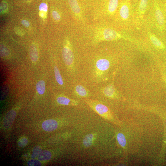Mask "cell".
Returning <instances> with one entry per match:
<instances>
[{"label": "cell", "instance_id": "cell-1", "mask_svg": "<svg viewBox=\"0 0 166 166\" xmlns=\"http://www.w3.org/2000/svg\"><path fill=\"white\" fill-rule=\"evenodd\" d=\"M96 22L93 25L87 24L82 27L84 38L88 39L93 45L103 41L123 40L140 46L139 41L116 27L111 22L106 21Z\"/></svg>", "mask_w": 166, "mask_h": 166}, {"label": "cell", "instance_id": "cell-2", "mask_svg": "<svg viewBox=\"0 0 166 166\" xmlns=\"http://www.w3.org/2000/svg\"><path fill=\"white\" fill-rule=\"evenodd\" d=\"M119 3V0H94L90 13L93 21L111 22L118 10Z\"/></svg>", "mask_w": 166, "mask_h": 166}, {"label": "cell", "instance_id": "cell-3", "mask_svg": "<svg viewBox=\"0 0 166 166\" xmlns=\"http://www.w3.org/2000/svg\"><path fill=\"white\" fill-rule=\"evenodd\" d=\"M111 23L123 31L131 30L137 24L130 0H120L118 10Z\"/></svg>", "mask_w": 166, "mask_h": 166}, {"label": "cell", "instance_id": "cell-4", "mask_svg": "<svg viewBox=\"0 0 166 166\" xmlns=\"http://www.w3.org/2000/svg\"><path fill=\"white\" fill-rule=\"evenodd\" d=\"M67 1L75 22L82 26L87 24L86 13L79 0H67Z\"/></svg>", "mask_w": 166, "mask_h": 166}, {"label": "cell", "instance_id": "cell-5", "mask_svg": "<svg viewBox=\"0 0 166 166\" xmlns=\"http://www.w3.org/2000/svg\"><path fill=\"white\" fill-rule=\"evenodd\" d=\"M111 65V60L110 58L101 57L96 60L95 62V72L97 78L102 77L108 72Z\"/></svg>", "mask_w": 166, "mask_h": 166}, {"label": "cell", "instance_id": "cell-6", "mask_svg": "<svg viewBox=\"0 0 166 166\" xmlns=\"http://www.w3.org/2000/svg\"><path fill=\"white\" fill-rule=\"evenodd\" d=\"M85 100L94 111L100 115L107 119H111V114L106 106L96 100L87 99Z\"/></svg>", "mask_w": 166, "mask_h": 166}, {"label": "cell", "instance_id": "cell-7", "mask_svg": "<svg viewBox=\"0 0 166 166\" xmlns=\"http://www.w3.org/2000/svg\"><path fill=\"white\" fill-rule=\"evenodd\" d=\"M62 56L65 64L73 68L75 59L74 53L71 44L68 38L67 39L66 44L63 49Z\"/></svg>", "mask_w": 166, "mask_h": 166}, {"label": "cell", "instance_id": "cell-8", "mask_svg": "<svg viewBox=\"0 0 166 166\" xmlns=\"http://www.w3.org/2000/svg\"><path fill=\"white\" fill-rule=\"evenodd\" d=\"M147 35L148 47L151 50H163L165 48V46L162 42L151 31L146 32Z\"/></svg>", "mask_w": 166, "mask_h": 166}, {"label": "cell", "instance_id": "cell-9", "mask_svg": "<svg viewBox=\"0 0 166 166\" xmlns=\"http://www.w3.org/2000/svg\"><path fill=\"white\" fill-rule=\"evenodd\" d=\"M151 15L152 21L155 24L161 31H162L165 26V18L161 9L158 6L154 7Z\"/></svg>", "mask_w": 166, "mask_h": 166}, {"label": "cell", "instance_id": "cell-10", "mask_svg": "<svg viewBox=\"0 0 166 166\" xmlns=\"http://www.w3.org/2000/svg\"><path fill=\"white\" fill-rule=\"evenodd\" d=\"M101 91L105 96L110 99H117L120 96V93L114 85V79L110 84L103 87Z\"/></svg>", "mask_w": 166, "mask_h": 166}, {"label": "cell", "instance_id": "cell-11", "mask_svg": "<svg viewBox=\"0 0 166 166\" xmlns=\"http://www.w3.org/2000/svg\"><path fill=\"white\" fill-rule=\"evenodd\" d=\"M148 0H141L136 16V23L142 19L148 9Z\"/></svg>", "mask_w": 166, "mask_h": 166}, {"label": "cell", "instance_id": "cell-12", "mask_svg": "<svg viewBox=\"0 0 166 166\" xmlns=\"http://www.w3.org/2000/svg\"><path fill=\"white\" fill-rule=\"evenodd\" d=\"M16 116V113L14 111H9L5 116L3 121V125L6 129L10 127L13 123Z\"/></svg>", "mask_w": 166, "mask_h": 166}, {"label": "cell", "instance_id": "cell-13", "mask_svg": "<svg viewBox=\"0 0 166 166\" xmlns=\"http://www.w3.org/2000/svg\"><path fill=\"white\" fill-rule=\"evenodd\" d=\"M58 126L57 122L56 121L53 120H46L42 124L43 129L48 132L55 131L57 128Z\"/></svg>", "mask_w": 166, "mask_h": 166}, {"label": "cell", "instance_id": "cell-14", "mask_svg": "<svg viewBox=\"0 0 166 166\" xmlns=\"http://www.w3.org/2000/svg\"><path fill=\"white\" fill-rule=\"evenodd\" d=\"M57 101L58 103L64 105H71L77 106L79 105V101L71 99H70L65 96H62L58 97Z\"/></svg>", "mask_w": 166, "mask_h": 166}, {"label": "cell", "instance_id": "cell-15", "mask_svg": "<svg viewBox=\"0 0 166 166\" xmlns=\"http://www.w3.org/2000/svg\"><path fill=\"white\" fill-rule=\"evenodd\" d=\"M75 93L77 97H86L89 96V91L85 87L81 85H77L75 87Z\"/></svg>", "mask_w": 166, "mask_h": 166}, {"label": "cell", "instance_id": "cell-16", "mask_svg": "<svg viewBox=\"0 0 166 166\" xmlns=\"http://www.w3.org/2000/svg\"><path fill=\"white\" fill-rule=\"evenodd\" d=\"M29 53L32 61L35 63L38 59V53L37 47L35 44H33L31 46Z\"/></svg>", "mask_w": 166, "mask_h": 166}, {"label": "cell", "instance_id": "cell-17", "mask_svg": "<svg viewBox=\"0 0 166 166\" xmlns=\"http://www.w3.org/2000/svg\"><path fill=\"white\" fill-rule=\"evenodd\" d=\"M94 139V136L93 134H89L86 135L84 137L83 143L85 147L89 148L93 145Z\"/></svg>", "mask_w": 166, "mask_h": 166}, {"label": "cell", "instance_id": "cell-18", "mask_svg": "<svg viewBox=\"0 0 166 166\" xmlns=\"http://www.w3.org/2000/svg\"><path fill=\"white\" fill-rule=\"evenodd\" d=\"M52 157V153L49 151L45 150L41 152L38 157L39 160L45 161L49 160Z\"/></svg>", "mask_w": 166, "mask_h": 166}, {"label": "cell", "instance_id": "cell-19", "mask_svg": "<svg viewBox=\"0 0 166 166\" xmlns=\"http://www.w3.org/2000/svg\"><path fill=\"white\" fill-rule=\"evenodd\" d=\"M55 76L57 83L61 85L63 84V80L59 70L56 66H55L54 68Z\"/></svg>", "mask_w": 166, "mask_h": 166}, {"label": "cell", "instance_id": "cell-20", "mask_svg": "<svg viewBox=\"0 0 166 166\" xmlns=\"http://www.w3.org/2000/svg\"><path fill=\"white\" fill-rule=\"evenodd\" d=\"M36 89L38 93L40 94H44L45 90V86L44 82L43 80L39 81L37 84Z\"/></svg>", "mask_w": 166, "mask_h": 166}, {"label": "cell", "instance_id": "cell-21", "mask_svg": "<svg viewBox=\"0 0 166 166\" xmlns=\"http://www.w3.org/2000/svg\"><path fill=\"white\" fill-rule=\"evenodd\" d=\"M117 139L119 144L122 148H124L126 144V140L123 134L119 133L117 135Z\"/></svg>", "mask_w": 166, "mask_h": 166}, {"label": "cell", "instance_id": "cell-22", "mask_svg": "<svg viewBox=\"0 0 166 166\" xmlns=\"http://www.w3.org/2000/svg\"><path fill=\"white\" fill-rule=\"evenodd\" d=\"M42 151V149L40 146H35L33 150L31 156L32 158L34 159L38 157Z\"/></svg>", "mask_w": 166, "mask_h": 166}, {"label": "cell", "instance_id": "cell-23", "mask_svg": "<svg viewBox=\"0 0 166 166\" xmlns=\"http://www.w3.org/2000/svg\"><path fill=\"white\" fill-rule=\"evenodd\" d=\"M52 15L54 20L56 22H58L60 21L61 16L59 13L56 10L52 11Z\"/></svg>", "mask_w": 166, "mask_h": 166}, {"label": "cell", "instance_id": "cell-24", "mask_svg": "<svg viewBox=\"0 0 166 166\" xmlns=\"http://www.w3.org/2000/svg\"><path fill=\"white\" fill-rule=\"evenodd\" d=\"M27 165L29 166H40L42 164L40 160L33 159L29 160Z\"/></svg>", "mask_w": 166, "mask_h": 166}, {"label": "cell", "instance_id": "cell-25", "mask_svg": "<svg viewBox=\"0 0 166 166\" xmlns=\"http://www.w3.org/2000/svg\"><path fill=\"white\" fill-rule=\"evenodd\" d=\"M8 9V5L7 3L5 1H3L1 3V7H0V11L1 13H5Z\"/></svg>", "mask_w": 166, "mask_h": 166}, {"label": "cell", "instance_id": "cell-26", "mask_svg": "<svg viewBox=\"0 0 166 166\" xmlns=\"http://www.w3.org/2000/svg\"><path fill=\"white\" fill-rule=\"evenodd\" d=\"M9 50L8 48L5 46L1 45V54L2 56H6L9 54Z\"/></svg>", "mask_w": 166, "mask_h": 166}, {"label": "cell", "instance_id": "cell-27", "mask_svg": "<svg viewBox=\"0 0 166 166\" xmlns=\"http://www.w3.org/2000/svg\"><path fill=\"white\" fill-rule=\"evenodd\" d=\"M28 142L27 139L25 138H21L19 140L18 145L21 147H24L26 145Z\"/></svg>", "mask_w": 166, "mask_h": 166}, {"label": "cell", "instance_id": "cell-28", "mask_svg": "<svg viewBox=\"0 0 166 166\" xmlns=\"http://www.w3.org/2000/svg\"><path fill=\"white\" fill-rule=\"evenodd\" d=\"M39 10L41 11L46 12L48 10V6L47 4L44 3L41 4L39 6Z\"/></svg>", "mask_w": 166, "mask_h": 166}, {"label": "cell", "instance_id": "cell-29", "mask_svg": "<svg viewBox=\"0 0 166 166\" xmlns=\"http://www.w3.org/2000/svg\"><path fill=\"white\" fill-rule=\"evenodd\" d=\"M14 31L17 34L19 35H23L24 33L21 28L18 27L15 28Z\"/></svg>", "mask_w": 166, "mask_h": 166}, {"label": "cell", "instance_id": "cell-30", "mask_svg": "<svg viewBox=\"0 0 166 166\" xmlns=\"http://www.w3.org/2000/svg\"><path fill=\"white\" fill-rule=\"evenodd\" d=\"M23 25L26 27H28L30 26V24L28 21L26 20H23L21 21Z\"/></svg>", "mask_w": 166, "mask_h": 166}, {"label": "cell", "instance_id": "cell-31", "mask_svg": "<svg viewBox=\"0 0 166 166\" xmlns=\"http://www.w3.org/2000/svg\"><path fill=\"white\" fill-rule=\"evenodd\" d=\"M43 13H41V16L42 17H44V14Z\"/></svg>", "mask_w": 166, "mask_h": 166}, {"label": "cell", "instance_id": "cell-32", "mask_svg": "<svg viewBox=\"0 0 166 166\" xmlns=\"http://www.w3.org/2000/svg\"><path fill=\"white\" fill-rule=\"evenodd\" d=\"M24 1L27 2H31L32 1V0H24Z\"/></svg>", "mask_w": 166, "mask_h": 166}, {"label": "cell", "instance_id": "cell-33", "mask_svg": "<svg viewBox=\"0 0 166 166\" xmlns=\"http://www.w3.org/2000/svg\"></svg>", "mask_w": 166, "mask_h": 166}]
</instances>
